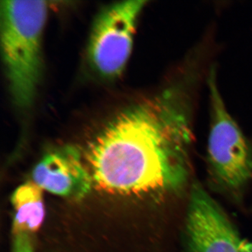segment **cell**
I'll return each instance as SVG.
<instances>
[{
    "label": "cell",
    "mask_w": 252,
    "mask_h": 252,
    "mask_svg": "<svg viewBox=\"0 0 252 252\" xmlns=\"http://www.w3.org/2000/svg\"><path fill=\"white\" fill-rule=\"evenodd\" d=\"M192 79L190 73L176 79L100 131L86 152L96 185L122 194L183 190L190 174Z\"/></svg>",
    "instance_id": "1"
},
{
    "label": "cell",
    "mask_w": 252,
    "mask_h": 252,
    "mask_svg": "<svg viewBox=\"0 0 252 252\" xmlns=\"http://www.w3.org/2000/svg\"><path fill=\"white\" fill-rule=\"evenodd\" d=\"M44 1H1V47L13 100L28 108L42 69L41 38L47 17Z\"/></svg>",
    "instance_id": "2"
},
{
    "label": "cell",
    "mask_w": 252,
    "mask_h": 252,
    "mask_svg": "<svg viewBox=\"0 0 252 252\" xmlns=\"http://www.w3.org/2000/svg\"><path fill=\"white\" fill-rule=\"evenodd\" d=\"M211 123L207 160L212 180L225 193L238 197L252 179V149L222 99L216 70L209 72Z\"/></svg>",
    "instance_id": "3"
},
{
    "label": "cell",
    "mask_w": 252,
    "mask_h": 252,
    "mask_svg": "<svg viewBox=\"0 0 252 252\" xmlns=\"http://www.w3.org/2000/svg\"><path fill=\"white\" fill-rule=\"evenodd\" d=\"M147 1L133 0L107 6L91 32L89 57L99 75L114 79L122 74L132 50L137 19Z\"/></svg>",
    "instance_id": "4"
},
{
    "label": "cell",
    "mask_w": 252,
    "mask_h": 252,
    "mask_svg": "<svg viewBox=\"0 0 252 252\" xmlns=\"http://www.w3.org/2000/svg\"><path fill=\"white\" fill-rule=\"evenodd\" d=\"M185 241L187 252H252L224 210L198 182L190 190Z\"/></svg>",
    "instance_id": "5"
},
{
    "label": "cell",
    "mask_w": 252,
    "mask_h": 252,
    "mask_svg": "<svg viewBox=\"0 0 252 252\" xmlns=\"http://www.w3.org/2000/svg\"><path fill=\"white\" fill-rule=\"evenodd\" d=\"M32 179L42 190L75 200L87 195L94 182L81 152L69 145L46 154L34 167Z\"/></svg>",
    "instance_id": "6"
},
{
    "label": "cell",
    "mask_w": 252,
    "mask_h": 252,
    "mask_svg": "<svg viewBox=\"0 0 252 252\" xmlns=\"http://www.w3.org/2000/svg\"><path fill=\"white\" fill-rule=\"evenodd\" d=\"M42 189L34 182L18 187L11 196L14 207L13 235H32L39 229L45 216Z\"/></svg>",
    "instance_id": "7"
},
{
    "label": "cell",
    "mask_w": 252,
    "mask_h": 252,
    "mask_svg": "<svg viewBox=\"0 0 252 252\" xmlns=\"http://www.w3.org/2000/svg\"><path fill=\"white\" fill-rule=\"evenodd\" d=\"M12 252H34L31 235L28 234L14 235Z\"/></svg>",
    "instance_id": "8"
}]
</instances>
